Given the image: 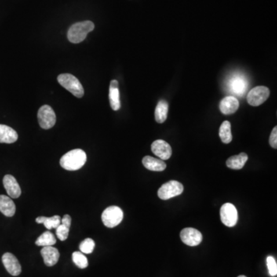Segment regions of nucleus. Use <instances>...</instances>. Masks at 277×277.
<instances>
[{
	"label": "nucleus",
	"instance_id": "obj_1",
	"mask_svg": "<svg viewBox=\"0 0 277 277\" xmlns=\"http://www.w3.org/2000/svg\"><path fill=\"white\" fill-rule=\"evenodd\" d=\"M86 154L81 149L68 152L62 157L60 166L67 170L75 171L81 169L86 162Z\"/></svg>",
	"mask_w": 277,
	"mask_h": 277
},
{
	"label": "nucleus",
	"instance_id": "obj_2",
	"mask_svg": "<svg viewBox=\"0 0 277 277\" xmlns=\"http://www.w3.org/2000/svg\"><path fill=\"white\" fill-rule=\"evenodd\" d=\"M94 23L91 21L75 23L69 29L67 38L72 43H79L84 41L89 33L94 30Z\"/></svg>",
	"mask_w": 277,
	"mask_h": 277
},
{
	"label": "nucleus",
	"instance_id": "obj_3",
	"mask_svg": "<svg viewBox=\"0 0 277 277\" xmlns=\"http://www.w3.org/2000/svg\"><path fill=\"white\" fill-rule=\"evenodd\" d=\"M58 82L65 89L77 98H82L84 96V89L82 84L77 77L70 74L59 75L57 78Z\"/></svg>",
	"mask_w": 277,
	"mask_h": 277
},
{
	"label": "nucleus",
	"instance_id": "obj_4",
	"mask_svg": "<svg viewBox=\"0 0 277 277\" xmlns=\"http://www.w3.org/2000/svg\"><path fill=\"white\" fill-rule=\"evenodd\" d=\"M123 219V212L118 206H112L107 208L102 214V221L108 228L118 226Z\"/></svg>",
	"mask_w": 277,
	"mask_h": 277
},
{
	"label": "nucleus",
	"instance_id": "obj_5",
	"mask_svg": "<svg viewBox=\"0 0 277 277\" xmlns=\"http://www.w3.org/2000/svg\"><path fill=\"white\" fill-rule=\"evenodd\" d=\"M183 186L180 182L171 180L168 183H164L158 190V197L161 199L166 200L173 197L180 196L183 194Z\"/></svg>",
	"mask_w": 277,
	"mask_h": 277
},
{
	"label": "nucleus",
	"instance_id": "obj_6",
	"mask_svg": "<svg viewBox=\"0 0 277 277\" xmlns=\"http://www.w3.org/2000/svg\"><path fill=\"white\" fill-rule=\"evenodd\" d=\"M270 92V89L266 86H256L248 92L246 98L248 103L253 107H258L268 100Z\"/></svg>",
	"mask_w": 277,
	"mask_h": 277
},
{
	"label": "nucleus",
	"instance_id": "obj_7",
	"mask_svg": "<svg viewBox=\"0 0 277 277\" xmlns=\"http://www.w3.org/2000/svg\"><path fill=\"white\" fill-rule=\"evenodd\" d=\"M38 120L40 126L44 129H49L56 124V117L52 107L44 105L38 111Z\"/></svg>",
	"mask_w": 277,
	"mask_h": 277
},
{
	"label": "nucleus",
	"instance_id": "obj_8",
	"mask_svg": "<svg viewBox=\"0 0 277 277\" xmlns=\"http://www.w3.org/2000/svg\"><path fill=\"white\" fill-rule=\"evenodd\" d=\"M220 219L222 223L228 227H235L238 221V212L234 204L227 202L220 209Z\"/></svg>",
	"mask_w": 277,
	"mask_h": 277
},
{
	"label": "nucleus",
	"instance_id": "obj_9",
	"mask_svg": "<svg viewBox=\"0 0 277 277\" xmlns=\"http://www.w3.org/2000/svg\"><path fill=\"white\" fill-rule=\"evenodd\" d=\"M180 238L185 244L190 246H198L202 240V234L197 229L191 227L183 229L180 233Z\"/></svg>",
	"mask_w": 277,
	"mask_h": 277
},
{
	"label": "nucleus",
	"instance_id": "obj_10",
	"mask_svg": "<svg viewBox=\"0 0 277 277\" xmlns=\"http://www.w3.org/2000/svg\"><path fill=\"white\" fill-rule=\"evenodd\" d=\"M151 150L162 160H167L172 156V148L169 143L162 140H157L152 143Z\"/></svg>",
	"mask_w": 277,
	"mask_h": 277
},
{
	"label": "nucleus",
	"instance_id": "obj_11",
	"mask_svg": "<svg viewBox=\"0 0 277 277\" xmlns=\"http://www.w3.org/2000/svg\"><path fill=\"white\" fill-rule=\"evenodd\" d=\"M248 82L244 77L236 75L229 81V88L231 92L237 96H242L245 94L248 87Z\"/></svg>",
	"mask_w": 277,
	"mask_h": 277
},
{
	"label": "nucleus",
	"instance_id": "obj_12",
	"mask_svg": "<svg viewBox=\"0 0 277 277\" xmlns=\"http://www.w3.org/2000/svg\"><path fill=\"white\" fill-rule=\"evenodd\" d=\"M2 260L5 270H7L10 275L16 277L21 274V265L14 255L10 253H5L2 256Z\"/></svg>",
	"mask_w": 277,
	"mask_h": 277
},
{
	"label": "nucleus",
	"instance_id": "obj_13",
	"mask_svg": "<svg viewBox=\"0 0 277 277\" xmlns=\"http://www.w3.org/2000/svg\"><path fill=\"white\" fill-rule=\"evenodd\" d=\"M3 185L6 193L11 198L17 199L21 195V188L16 181V178L12 175H5L4 176Z\"/></svg>",
	"mask_w": 277,
	"mask_h": 277
},
{
	"label": "nucleus",
	"instance_id": "obj_14",
	"mask_svg": "<svg viewBox=\"0 0 277 277\" xmlns=\"http://www.w3.org/2000/svg\"><path fill=\"white\" fill-rule=\"evenodd\" d=\"M239 102L235 96H229L223 98L220 103V110L224 115L235 114L239 109Z\"/></svg>",
	"mask_w": 277,
	"mask_h": 277
},
{
	"label": "nucleus",
	"instance_id": "obj_15",
	"mask_svg": "<svg viewBox=\"0 0 277 277\" xmlns=\"http://www.w3.org/2000/svg\"><path fill=\"white\" fill-rule=\"evenodd\" d=\"M41 255L43 258L44 263L47 267H53L59 261V250L52 246H44L41 250Z\"/></svg>",
	"mask_w": 277,
	"mask_h": 277
},
{
	"label": "nucleus",
	"instance_id": "obj_16",
	"mask_svg": "<svg viewBox=\"0 0 277 277\" xmlns=\"http://www.w3.org/2000/svg\"><path fill=\"white\" fill-rule=\"evenodd\" d=\"M109 99H110V107L114 111H117L120 109L119 90V82L117 80H112L110 82Z\"/></svg>",
	"mask_w": 277,
	"mask_h": 277
},
{
	"label": "nucleus",
	"instance_id": "obj_17",
	"mask_svg": "<svg viewBox=\"0 0 277 277\" xmlns=\"http://www.w3.org/2000/svg\"><path fill=\"white\" fill-rule=\"evenodd\" d=\"M0 212L8 217H12L16 213V205L10 197L0 195Z\"/></svg>",
	"mask_w": 277,
	"mask_h": 277
},
{
	"label": "nucleus",
	"instance_id": "obj_18",
	"mask_svg": "<svg viewBox=\"0 0 277 277\" xmlns=\"http://www.w3.org/2000/svg\"><path fill=\"white\" fill-rule=\"evenodd\" d=\"M17 140L18 133L16 130L9 126L0 124V143L10 144Z\"/></svg>",
	"mask_w": 277,
	"mask_h": 277
},
{
	"label": "nucleus",
	"instance_id": "obj_19",
	"mask_svg": "<svg viewBox=\"0 0 277 277\" xmlns=\"http://www.w3.org/2000/svg\"><path fill=\"white\" fill-rule=\"evenodd\" d=\"M143 164L145 167L149 170L161 172L166 168V162L160 159L147 156L143 159Z\"/></svg>",
	"mask_w": 277,
	"mask_h": 277
},
{
	"label": "nucleus",
	"instance_id": "obj_20",
	"mask_svg": "<svg viewBox=\"0 0 277 277\" xmlns=\"http://www.w3.org/2000/svg\"><path fill=\"white\" fill-rule=\"evenodd\" d=\"M71 221L70 215H65L61 220L60 225L56 228V235L60 240L65 241L68 238Z\"/></svg>",
	"mask_w": 277,
	"mask_h": 277
},
{
	"label": "nucleus",
	"instance_id": "obj_21",
	"mask_svg": "<svg viewBox=\"0 0 277 277\" xmlns=\"http://www.w3.org/2000/svg\"><path fill=\"white\" fill-rule=\"evenodd\" d=\"M248 156L245 153H241L239 155L234 156L227 159V167L232 169H241L247 162Z\"/></svg>",
	"mask_w": 277,
	"mask_h": 277
},
{
	"label": "nucleus",
	"instance_id": "obj_22",
	"mask_svg": "<svg viewBox=\"0 0 277 277\" xmlns=\"http://www.w3.org/2000/svg\"><path fill=\"white\" fill-rule=\"evenodd\" d=\"M169 104L166 100H160L157 104L155 110V119L158 123H163L167 119Z\"/></svg>",
	"mask_w": 277,
	"mask_h": 277
},
{
	"label": "nucleus",
	"instance_id": "obj_23",
	"mask_svg": "<svg viewBox=\"0 0 277 277\" xmlns=\"http://www.w3.org/2000/svg\"><path fill=\"white\" fill-rule=\"evenodd\" d=\"M61 217L56 215V216H52V217H45V216H40L36 219V222L37 223H42L45 226V228L48 230L51 229H56L61 223Z\"/></svg>",
	"mask_w": 277,
	"mask_h": 277
},
{
	"label": "nucleus",
	"instance_id": "obj_24",
	"mask_svg": "<svg viewBox=\"0 0 277 277\" xmlns=\"http://www.w3.org/2000/svg\"><path fill=\"white\" fill-rule=\"evenodd\" d=\"M220 139L222 142L226 144L231 143L233 140L232 133H231V124L229 121H224L221 124L220 128Z\"/></svg>",
	"mask_w": 277,
	"mask_h": 277
},
{
	"label": "nucleus",
	"instance_id": "obj_25",
	"mask_svg": "<svg viewBox=\"0 0 277 277\" xmlns=\"http://www.w3.org/2000/svg\"><path fill=\"white\" fill-rule=\"evenodd\" d=\"M56 237L51 232L43 233L36 241V245L40 246H51L56 244Z\"/></svg>",
	"mask_w": 277,
	"mask_h": 277
},
{
	"label": "nucleus",
	"instance_id": "obj_26",
	"mask_svg": "<svg viewBox=\"0 0 277 277\" xmlns=\"http://www.w3.org/2000/svg\"><path fill=\"white\" fill-rule=\"evenodd\" d=\"M73 260L76 265L80 269H85L88 267V260L85 255L81 252H74L73 253Z\"/></svg>",
	"mask_w": 277,
	"mask_h": 277
},
{
	"label": "nucleus",
	"instance_id": "obj_27",
	"mask_svg": "<svg viewBox=\"0 0 277 277\" xmlns=\"http://www.w3.org/2000/svg\"><path fill=\"white\" fill-rule=\"evenodd\" d=\"M95 248V242L93 239L90 238L84 239L80 245H79V249L81 253H85V254H90L93 251Z\"/></svg>",
	"mask_w": 277,
	"mask_h": 277
},
{
	"label": "nucleus",
	"instance_id": "obj_28",
	"mask_svg": "<svg viewBox=\"0 0 277 277\" xmlns=\"http://www.w3.org/2000/svg\"><path fill=\"white\" fill-rule=\"evenodd\" d=\"M267 263L269 274L271 277H276L277 275V264L275 259L273 256H268L267 259Z\"/></svg>",
	"mask_w": 277,
	"mask_h": 277
},
{
	"label": "nucleus",
	"instance_id": "obj_29",
	"mask_svg": "<svg viewBox=\"0 0 277 277\" xmlns=\"http://www.w3.org/2000/svg\"><path fill=\"white\" fill-rule=\"evenodd\" d=\"M270 144L274 149L277 148V126L273 129L270 136Z\"/></svg>",
	"mask_w": 277,
	"mask_h": 277
},
{
	"label": "nucleus",
	"instance_id": "obj_30",
	"mask_svg": "<svg viewBox=\"0 0 277 277\" xmlns=\"http://www.w3.org/2000/svg\"><path fill=\"white\" fill-rule=\"evenodd\" d=\"M245 277V276H239V277Z\"/></svg>",
	"mask_w": 277,
	"mask_h": 277
}]
</instances>
